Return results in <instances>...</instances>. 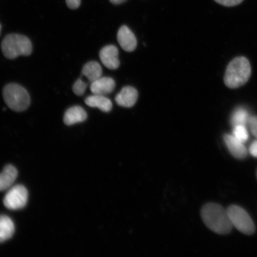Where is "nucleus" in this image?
Listing matches in <instances>:
<instances>
[{
    "label": "nucleus",
    "mask_w": 257,
    "mask_h": 257,
    "mask_svg": "<svg viewBox=\"0 0 257 257\" xmlns=\"http://www.w3.org/2000/svg\"><path fill=\"white\" fill-rule=\"evenodd\" d=\"M66 2L67 7L75 10L79 7L81 0H66Z\"/></svg>",
    "instance_id": "4be33fe9"
},
{
    "label": "nucleus",
    "mask_w": 257,
    "mask_h": 257,
    "mask_svg": "<svg viewBox=\"0 0 257 257\" xmlns=\"http://www.w3.org/2000/svg\"><path fill=\"white\" fill-rule=\"evenodd\" d=\"M232 135L237 140L243 143H246L248 140V132L246 126H243V125H238V126L233 127Z\"/></svg>",
    "instance_id": "a211bd4d"
},
{
    "label": "nucleus",
    "mask_w": 257,
    "mask_h": 257,
    "mask_svg": "<svg viewBox=\"0 0 257 257\" xmlns=\"http://www.w3.org/2000/svg\"><path fill=\"white\" fill-rule=\"evenodd\" d=\"M115 86L113 79L109 77H101L91 82L90 89L93 94L105 95L113 91Z\"/></svg>",
    "instance_id": "9b49d317"
},
{
    "label": "nucleus",
    "mask_w": 257,
    "mask_h": 257,
    "mask_svg": "<svg viewBox=\"0 0 257 257\" xmlns=\"http://www.w3.org/2000/svg\"><path fill=\"white\" fill-rule=\"evenodd\" d=\"M201 216L208 229L219 234H227L232 230L227 210L214 203L205 204L201 209Z\"/></svg>",
    "instance_id": "f257e3e1"
},
{
    "label": "nucleus",
    "mask_w": 257,
    "mask_h": 257,
    "mask_svg": "<svg viewBox=\"0 0 257 257\" xmlns=\"http://www.w3.org/2000/svg\"><path fill=\"white\" fill-rule=\"evenodd\" d=\"M85 102L89 107L98 108L105 112H110L112 107L110 99L105 97L104 95L94 94L88 96L85 99Z\"/></svg>",
    "instance_id": "4468645a"
},
{
    "label": "nucleus",
    "mask_w": 257,
    "mask_h": 257,
    "mask_svg": "<svg viewBox=\"0 0 257 257\" xmlns=\"http://www.w3.org/2000/svg\"><path fill=\"white\" fill-rule=\"evenodd\" d=\"M1 31H2V26H1V24H0V34H1Z\"/></svg>",
    "instance_id": "393cba45"
},
{
    "label": "nucleus",
    "mask_w": 257,
    "mask_h": 257,
    "mask_svg": "<svg viewBox=\"0 0 257 257\" xmlns=\"http://www.w3.org/2000/svg\"><path fill=\"white\" fill-rule=\"evenodd\" d=\"M138 93L136 88L130 86H125L115 96V102L121 107L130 108L136 104Z\"/></svg>",
    "instance_id": "9d476101"
},
{
    "label": "nucleus",
    "mask_w": 257,
    "mask_h": 257,
    "mask_svg": "<svg viewBox=\"0 0 257 257\" xmlns=\"http://www.w3.org/2000/svg\"><path fill=\"white\" fill-rule=\"evenodd\" d=\"M248 126L253 136L257 138V116H249Z\"/></svg>",
    "instance_id": "aec40b11"
},
{
    "label": "nucleus",
    "mask_w": 257,
    "mask_h": 257,
    "mask_svg": "<svg viewBox=\"0 0 257 257\" xmlns=\"http://www.w3.org/2000/svg\"><path fill=\"white\" fill-rule=\"evenodd\" d=\"M87 118V113L80 106H73L67 110L64 113L63 121L67 126L84 121Z\"/></svg>",
    "instance_id": "f8f14e48"
},
{
    "label": "nucleus",
    "mask_w": 257,
    "mask_h": 257,
    "mask_svg": "<svg viewBox=\"0 0 257 257\" xmlns=\"http://www.w3.org/2000/svg\"><path fill=\"white\" fill-rule=\"evenodd\" d=\"M28 199L27 188L23 185H18L9 189L3 200V203L9 210H19L25 207Z\"/></svg>",
    "instance_id": "423d86ee"
},
{
    "label": "nucleus",
    "mask_w": 257,
    "mask_h": 257,
    "mask_svg": "<svg viewBox=\"0 0 257 257\" xmlns=\"http://www.w3.org/2000/svg\"><path fill=\"white\" fill-rule=\"evenodd\" d=\"M15 231V224L11 218L5 215H0V243L11 239Z\"/></svg>",
    "instance_id": "2eb2a0df"
},
{
    "label": "nucleus",
    "mask_w": 257,
    "mask_h": 257,
    "mask_svg": "<svg viewBox=\"0 0 257 257\" xmlns=\"http://www.w3.org/2000/svg\"><path fill=\"white\" fill-rule=\"evenodd\" d=\"M251 75V67L248 59L237 57L227 66L224 82L228 88L235 89L245 85Z\"/></svg>",
    "instance_id": "f03ea898"
},
{
    "label": "nucleus",
    "mask_w": 257,
    "mask_h": 257,
    "mask_svg": "<svg viewBox=\"0 0 257 257\" xmlns=\"http://www.w3.org/2000/svg\"><path fill=\"white\" fill-rule=\"evenodd\" d=\"M214 1L226 7H232L240 4L243 0H214Z\"/></svg>",
    "instance_id": "412c9836"
},
{
    "label": "nucleus",
    "mask_w": 257,
    "mask_h": 257,
    "mask_svg": "<svg viewBox=\"0 0 257 257\" xmlns=\"http://www.w3.org/2000/svg\"><path fill=\"white\" fill-rule=\"evenodd\" d=\"M117 41L121 47L127 52H132L136 49L137 40L136 35L126 26H122L118 30Z\"/></svg>",
    "instance_id": "6e6552de"
},
{
    "label": "nucleus",
    "mask_w": 257,
    "mask_h": 257,
    "mask_svg": "<svg viewBox=\"0 0 257 257\" xmlns=\"http://www.w3.org/2000/svg\"><path fill=\"white\" fill-rule=\"evenodd\" d=\"M2 50L9 59H14L20 56H30L32 52V45L30 39L24 35L10 34L3 40Z\"/></svg>",
    "instance_id": "7ed1b4c3"
},
{
    "label": "nucleus",
    "mask_w": 257,
    "mask_h": 257,
    "mask_svg": "<svg viewBox=\"0 0 257 257\" xmlns=\"http://www.w3.org/2000/svg\"><path fill=\"white\" fill-rule=\"evenodd\" d=\"M86 88H87V83L83 82L81 79H78L74 83L73 91L76 95L81 96L84 94Z\"/></svg>",
    "instance_id": "6ab92c4d"
},
{
    "label": "nucleus",
    "mask_w": 257,
    "mask_h": 257,
    "mask_svg": "<svg viewBox=\"0 0 257 257\" xmlns=\"http://www.w3.org/2000/svg\"><path fill=\"white\" fill-rule=\"evenodd\" d=\"M249 116L248 111L243 108L236 109L233 112L230 118V123L233 127L243 125L246 126L248 124Z\"/></svg>",
    "instance_id": "f3484780"
},
{
    "label": "nucleus",
    "mask_w": 257,
    "mask_h": 257,
    "mask_svg": "<svg viewBox=\"0 0 257 257\" xmlns=\"http://www.w3.org/2000/svg\"><path fill=\"white\" fill-rule=\"evenodd\" d=\"M99 57L102 64L110 70H115L120 66L118 48L113 45H109L102 48Z\"/></svg>",
    "instance_id": "0eeeda50"
},
{
    "label": "nucleus",
    "mask_w": 257,
    "mask_h": 257,
    "mask_svg": "<svg viewBox=\"0 0 257 257\" xmlns=\"http://www.w3.org/2000/svg\"><path fill=\"white\" fill-rule=\"evenodd\" d=\"M249 152L250 155L257 158V140L253 141L252 143L250 144Z\"/></svg>",
    "instance_id": "5701e85b"
},
{
    "label": "nucleus",
    "mask_w": 257,
    "mask_h": 257,
    "mask_svg": "<svg viewBox=\"0 0 257 257\" xmlns=\"http://www.w3.org/2000/svg\"><path fill=\"white\" fill-rule=\"evenodd\" d=\"M126 1H127V0H110V2L112 4L115 5L122 4V3H123Z\"/></svg>",
    "instance_id": "b1692460"
},
{
    "label": "nucleus",
    "mask_w": 257,
    "mask_h": 257,
    "mask_svg": "<svg viewBox=\"0 0 257 257\" xmlns=\"http://www.w3.org/2000/svg\"><path fill=\"white\" fill-rule=\"evenodd\" d=\"M227 210L231 223L236 229L247 235L254 233L255 225L244 209L237 205H231Z\"/></svg>",
    "instance_id": "39448f33"
},
{
    "label": "nucleus",
    "mask_w": 257,
    "mask_h": 257,
    "mask_svg": "<svg viewBox=\"0 0 257 257\" xmlns=\"http://www.w3.org/2000/svg\"><path fill=\"white\" fill-rule=\"evenodd\" d=\"M224 141L227 149L234 157L240 160L246 158L248 153L244 143L230 134L224 135Z\"/></svg>",
    "instance_id": "1a4fd4ad"
},
{
    "label": "nucleus",
    "mask_w": 257,
    "mask_h": 257,
    "mask_svg": "<svg viewBox=\"0 0 257 257\" xmlns=\"http://www.w3.org/2000/svg\"><path fill=\"white\" fill-rule=\"evenodd\" d=\"M102 70L100 64L92 61L83 66L82 71V75L86 77L89 82H92L101 78Z\"/></svg>",
    "instance_id": "dca6fc26"
},
{
    "label": "nucleus",
    "mask_w": 257,
    "mask_h": 257,
    "mask_svg": "<svg viewBox=\"0 0 257 257\" xmlns=\"http://www.w3.org/2000/svg\"><path fill=\"white\" fill-rule=\"evenodd\" d=\"M3 98L8 107L16 112L24 111L31 104L30 95L20 85L10 83L3 89Z\"/></svg>",
    "instance_id": "20e7f679"
},
{
    "label": "nucleus",
    "mask_w": 257,
    "mask_h": 257,
    "mask_svg": "<svg viewBox=\"0 0 257 257\" xmlns=\"http://www.w3.org/2000/svg\"><path fill=\"white\" fill-rule=\"evenodd\" d=\"M18 175V170L14 166H6L0 173V191L11 188L17 178Z\"/></svg>",
    "instance_id": "ddd939ff"
}]
</instances>
